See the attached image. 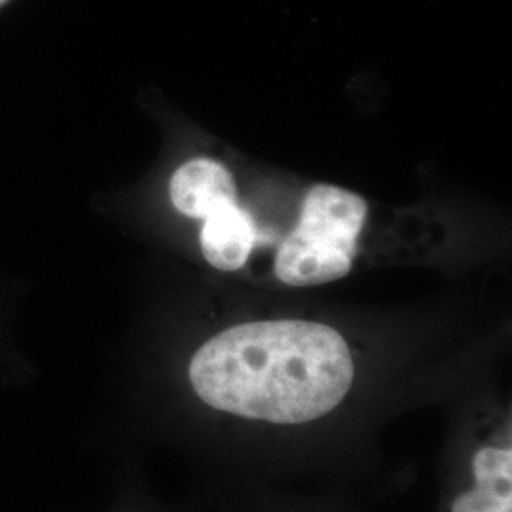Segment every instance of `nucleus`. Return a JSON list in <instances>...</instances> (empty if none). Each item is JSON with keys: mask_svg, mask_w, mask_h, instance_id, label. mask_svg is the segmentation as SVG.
I'll return each mask as SVG.
<instances>
[{"mask_svg": "<svg viewBox=\"0 0 512 512\" xmlns=\"http://www.w3.org/2000/svg\"><path fill=\"white\" fill-rule=\"evenodd\" d=\"M355 366L338 330L296 319L222 330L188 366L196 395L211 408L270 423H308L346 399Z\"/></svg>", "mask_w": 512, "mask_h": 512, "instance_id": "f257e3e1", "label": "nucleus"}, {"mask_svg": "<svg viewBox=\"0 0 512 512\" xmlns=\"http://www.w3.org/2000/svg\"><path fill=\"white\" fill-rule=\"evenodd\" d=\"M368 205L346 188L315 184L300 219L275 256V275L289 287H315L351 272Z\"/></svg>", "mask_w": 512, "mask_h": 512, "instance_id": "f03ea898", "label": "nucleus"}, {"mask_svg": "<svg viewBox=\"0 0 512 512\" xmlns=\"http://www.w3.org/2000/svg\"><path fill=\"white\" fill-rule=\"evenodd\" d=\"M169 198L181 215L202 220L220 203L238 202V188L232 173L220 162L194 158L171 175Z\"/></svg>", "mask_w": 512, "mask_h": 512, "instance_id": "7ed1b4c3", "label": "nucleus"}, {"mask_svg": "<svg viewBox=\"0 0 512 512\" xmlns=\"http://www.w3.org/2000/svg\"><path fill=\"white\" fill-rule=\"evenodd\" d=\"M200 245L205 260L220 272L241 270L256 243L255 222L238 202L220 203L203 217Z\"/></svg>", "mask_w": 512, "mask_h": 512, "instance_id": "20e7f679", "label": "nucleus"}, {"mask_svg": "<svg viewBox=\"0 0 512 512\" xmlns=\"http://www.w3.org/2000/svg\"><path fill=\"white\" fill-rule=\"evenodd\" d=\"M475 486L458 495L452 512H512V450L484 446L473 459Z\"/></svg>", "mask_w": 512, "mask_h": 512, "instance_id": "39448f33", "label": "nucleus"}, {"mask_svg": "<svg viewBox=\"0 0 512 512\" xmlns=\"http://www.w3.org/2000/svg\"><path fill=\"white\" fill-rule=\"evenodd\" d=\"M14 0H0V12L6 8V6H10Z\"/></svg>", "mask_w": 512, "mask_h": 512, "instance_id": "423d86ee", "label": "nucleus"}]
</instances>
